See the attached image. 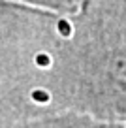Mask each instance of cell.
Listing matches in <instances>:
<instances>
[{
    "label": "cell",
    "mask_w": 126,
    "mask_h": 128,
    "mask_svg": "<svg viewBox=\"0 0 126 128\" xmlns=\"http://www.w3.org/2000/svg\"><path fill=\"white\" fill-rule=\"evenodd\" d=\"M56 30H58V34L62 38H72V34H74V28H72V24H70L68 19H58L56 21Z\"/></svg>",
    "instance_id": "6da1fadb"
},
{
    "label": "cell",
    "mask_w": 126,
    "mask_h": 128,
    "mask_svg": "<svg viewBox=\"0 0 126 128\" xmlns=\"http://www.w3.org/2000/svg\"><path fill=\"white\" fill-rule=\"evenodd\" d=\"M30 98L36 102V104H49L51 94H49L47 90H44V88H36V90L30 92Z\"/></svg>",
    "instance_id": "7a4b0ae2"
},
{
    "label": "cell",
    "mask_w": 126,
    "mask_h": 128,
    "mask_svg": "<svg viewBox=\"0 0 126 128\" xmlns=\"http://www.w3.org/2000/svg\"><path fill=\"white\" fill-rule=\"evenodd\" d=\"M34 62H36V66L38 68H49L51 66V56L47 55V53H44V51H40V53H36V56H34Z\"/></svg>",
    "instance_id": "3957f363"
}]
</instances>
